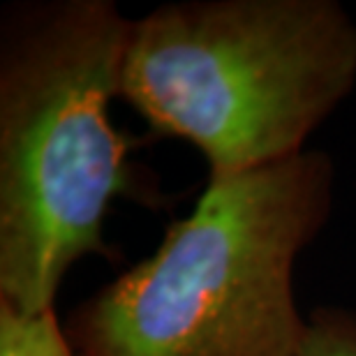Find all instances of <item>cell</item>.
Masks as SVG:
<instances>
[{
	"label": "cell",
	"instance_id": "cell-1",
	"mask_svg": "<svg viewBox=\"0 0 356 356\" xmlns=\"http://www.w3.org/2000/svg\"><path fill=\"white\" fill-rule=\"evenodd\" d=\"M132 19L111 0L12 5L0 31V305L54 310L63 277L106 254L104 218L134 197L111 123Z\"/></svg>",
	"mask_w": 356,
	"mask_h": 356
},
{
	"label": "cell",
	"instance_id": "cell-2",
	"mask_svg": "<svg viewBox=\"0 0 356 356\" xmlns=\"http://www.w3.org/2000/svg\"><path fill=\"white\" fill-rule=\"evenodd\" d=\"M331 204L322 151L209 178L146 259L72 312L67 340L79 356H296L308 319L294 266Z\"/></svg>",
	"mask_w": 356,
	"mask_h": 356
},
{
	"label": "cell",
	"instance_id": "cell-3",
	"mask_svg": "<svg viewBox=\"0 0 356 356\" xmlns=\"http://www.w3.org/2000/svg\"><path fill=\"white\" fill-rule=\"evenodd\" d=\"M354 86L356 21L336 0H185L132 21L120 97L216 181L305 153Z\"/></svg>",
	"mask_w": 356,
	"mask_h": 356
},
{
	"label": "cell",
	"instance_id": "cell-4",
	"mask_svg": "<svg viewBox=\"0 0 356 356\" xmlns=\"http://www.w3.org/2000/svg\"><path fill=\"white\" fill-rule=\"evenodd\" d=\"M0 356H79L54 310L28 315L0 305Z\"/></svg>",
	"mask_w": 356,
	"mask_h": 356
},
{
	"label": "cell",
	"instance_id": "cell-5",
	"mask_svg": "<svg viewBox=\"0 0 356 356\" xmlns=\"http://www.w3.org/2000/svg\"><path fill=\"white\" fill-rule=\"evenodd\" d=\"M296 356H356V315L322 305L308 317L303 345Z\"/></svg>",
	"mask_w": 356,
	"mask_h": 356
}]
</instances>
